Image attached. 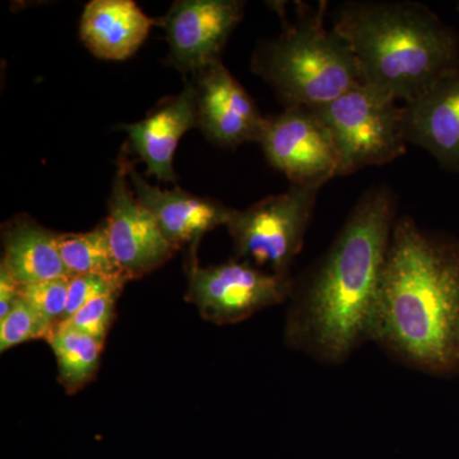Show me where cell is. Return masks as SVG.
<instances>
[{"label": "cell", "instance_id": "cell-8", "mask_svg": "<svg viewBox=\"0 0 459 459\" xmlns=\"http://www.w3.org/2000/svg\"><path fill=\"white\" fill-rule=\"evenodd\" d=\"M268 164L291 186L322 189L338 178V157L331 132L312 108H285L265 117L259 140Z\"/></svg>", "mask_w": 459, "mask_h": 459}, {"label": "cell", "instance_id": "cell-21", "mask_svg": "<svg viewBox=\"0 0 459 459\" xmlns=\"http://www.w3.org/2000/svg\"><path fill=\"white\" fill-rule=\"evenodd\" d=\"M120 292L122 291L108 292L93 299L65 322L89 336L101 341L107 340L108 329L113 325L115 305Z\"/></svg>", "mask_w": 459, "mask_h": 459}, {"label": "cell", "instance_id": "cell-20", "mask_svg": "<svg viewBox=\"0 0 459 459\" xmlns=\"http://www.w3.org/2000/svg\"><path fill=\"white\" fill-rule=\"evenodd\" d=\"M68 285L69 277L45 281L22 287L21 296L56 327L65 320L68 303Z\"/></svg>", "mask_w": 459, "mask_h": 459}, {"label": "cell", "instance_id": "cell-5", "mask_svg": "<svg viewBox=\"0 0 459 459\" xmlns=\"http://www.w3.org/2000/svg\"><path fill=\"white\" fill-rule=\"evenodd\" d=\"M312 108L331 132L338 177L389 164L406 153L403 107L367 84Z\"/></svg>", "mask_w": 459, "mask_h": 459}, {"label": "cell", "instance_id": "cell-13", "mask_svg": "<svg viewBox=\"0 0 459 459\" xmlns=\"http://www.w3.org/2000/svg\"><path fill=\"white\" fill-rule=\"evenodd\" d=\"M407 144L428 151L443 170L459 172V71L403 105Z\"/></svg>", "mask_w": 459, "mask_h": 459}, {"label": "cell", "instance_id": "cell-16", "mask_svg": "<svg viewBox=\"0 0 459 459\" xmlns=\"http://www.w3.org/2000/svg\"><path fill=\"white\" fill-rule=\"evenodd\" d=\"M59 234L22 216L3 229L2 264L21 287L69 277L59 247Z\"/></svg>", "mask_w": 459, "mask_h": 459}, {"label": "cell", "instance_id": "cell-3", "mask_svg": "<svg viewBox=\"0 0 459 459\" xmlns=\"http://www.w3.org/2000/svg\"><path fill=\"white\" fill-rule=\"evenodd\" d=\"M332 27L349 41L361 82L394 101H412L459 71L457 33L421 3L346 2Z\"/></svg>", "mask_w": 459, "mask_h": 459}, {"label": "cell", "instance_id": "cell-23", "mask_svg": "<svg viewBox=\"0 0 459 459\" xmlns=\"http://www.w3.org/2000/svg\"><path fill=\"white\" fill-rule=\"evenodd\" d=\"M20 283L0 265V319L5 318L21 296Z\"/></svg>", "mask_w": 459, "mask_h": 459}, {"label": "cell", "instance_id": "cell-15", "mask_svg": "<svg viewBox=\"0 0 459 459\" xmlns=\"http://www.w3.org/2000/svg\"><path fill=\"white\" fill-rule=\"evenodd\" d=\"M161 20L148 17L132 0H92L84 7L80 35L93 56L126 60L135 53Z\"/></svg>", "mask_w": 459, "mask_h": 459}, {"label": "cell", "instance_id": "cell-12", "mask_svg": "<svg viewBox=\"0 0 459 459\" xmlns=\"http://www.w3.org/2000/svg\"><path fill=\"white\" fill-rule=\"evenodd\" d=\"M128 177L135 197L156 217L169 243L177 250L186 247V255H197L204 235L229 221L232 208L181 188L164 190L151 186L129 160Z\"/></svg>", "mask_w": 459, "mask_h": 459}, {"label": "cell", "instance_id": "cell-4", "mask_svg": "<svg viewBox=\"0 0 459 459\" xmlns=\"http://www.w3.org/2000/svg\"><path fill=\"white\" fill-rule=\"evenodd\" d=\"M327 8V2L299 3L292 22L280 13L282 31L259 42L253 53L252 71L285 108L319 107L362 83L349 41L325 27Z\"/></svg>", "mask_w": 459, "mask_h": 459}, {"label": "cell", "instance_id": "cell-2", "mask_svg": "<svg viewBox=\"0 0 459 459\" xmlns=\"http://www.w3.org/2000/svg\"><path fill=\"white\" fill-rule=\"evenodd\" d=\"M459 241L398 217L392 231L370 341L415 369L458 362Z\"/></svg>", "mask_w": 459, "mask_h": 459}, {"label": "cell", "instance_id": "cell-6", "mask_svg": "<svg viewBox=\"0 0 459 459\" xmlns=\"http://www.w3.org/2000/svg\"><path fill=\"white\" fill-rule=\"evenodd\" d=\"M320 188L291 186L247 210L232 208L226 228L234 241L235 258L279 276H291L304 247Z\"/></svg>", "mask_w": 459, "mask_h": 459}, {"label": "cell", "instance_id": "cell-24", "mask_svg": "<svg viewBox=\"0 0 459 459\" xmlns=\"http://www.w3.org/2000/svg\"><path fill=\"white\" fill-rule=\"evenodd\" d=\"M457 358L459 362V333H458V340H457Z\"/></svg>", "mask_w": 459, "mask_h": 459}, {"label": "cell", "instance_id": "cell-18", "mask_svg": "<svg viewBox=\"0 0 459 459\" xmlns=\"http://www.w3.org/2000/svg\"><path fill=\"white\" fill-rule=\"evenodd\" d=\"M57 247L69 277L95 274L105 279L129 281L115 261L105 223L87 232L59 234Z\"/></svg>", "mask_w": 459, "mask_h": 459}, {"label": "cell", "instance_id": "cell-7", "mask_svg": "<svg viewBox=\"0 0 459 459\" xmlns=\"http://www.w3.org/2000/svg\"><path fill=\"white\" fill-rule=\"evenodd\" d=\"M186 300L214 325H235L265 307L283 303L294 287L292 276H279L250 263L231 259L202 267L198 255L186 256Z\"/></svg>", "mask_w": 459, "mask_h": 459}, {"label": "cell", "instance_id": "cell-1", "mask_svg": "<svg viewBox=\"0 0 459 459\" xmlns=\"http://www.w3.org/2000/svg\"><path fill=\"white\" fill-rule=\"evenodd\" d=\"M397 199L374 186L353 205L325 255L294 280L285 341L327 364H341L370 341Z\"/></svg>", "mask_w": 459, "mask_h": 459}, {"label": "cell", "instance_id": "cell-19", "mask_svg": "<svg viewBox=\"0 0 459 459\" xmlns=\"http://www.w3.org/2000/svg\"><path fill=\"white\" fill-rule=\"evenodd\" d=\"M53 328L49 320L20 296L8 316L0 319V351L29 341L47 340Z\"/></svg>", "mask_w": 459, "mask_h": 459}, {"label": "cell", "instance_id": "cell-17", "mask_svg": "<svg viewBox=\"0 0 459 459\" xmlns=\"http://www.w3.org/2000/svg\"><path fill=\"white\" fill-rule=\"evenodd\" d=\"M47 341L56 355L60 383L69 394H77L95 377L105 341L89 336L65 322L56 325Z\"/></svg>", "mask_w": 459, "mask_h": 459}, {"label": "cell", "instance_id": "cell-10", "mask_svg": "<svg viewBox=\"0 0 459 459\" xmlns=\"http://www.w3.org/2000/svg\"><path fill=\"white\" fill-rule=\"evenodd\" d=\"M240 0H179L161 18L169 62L181 74H197L221 60L230 36L244 17Z\"/></svg>", "mask_w": 459, "mask_h": 459}, {"label": "cell", "instance_id": "cell-9", "mask_svg": "<svg viewBox=\"0 0 459 459\" xmlns=\"http://www.w3.org/2000/svg\"><path fill=\"white\" fill-rule=\"evenodd\" d=\"M128 159L120 155L108 201V241L117 265L129 281L141 279L178 252L162 234L156 217L129 186Z\"/></svg>", "mask_w": 459, "mask_h": 459}, {"label": "cell", "instance_id": "cell-22", "mask_svg": "<svg viewBox=\"0 0 459 459\" xmlns=\"http://www.w3.org/2000/svg\"><path fill=\"white\" fill-rule=\"evenodd\" d=\"M126 283V281L105 279L95 274L69 277L68 303H66L65 320L71 318L81 307L99 296L108 292L123 291Z\"/></svg>", "mask_w": 459, "mask_h": 459}, {"label": "cell", "instance_id": "cell-11", "mask_svg": "<svg viewBox=\"0 0 459 459\" xmlns=\"http://www.w3.org/2000/svg\"><path fill=\"white\" fill-rule=\"evenodd\" d=\"M189 81L195 90L197 126L208 141L226 148L258 142L265 117L221 60Z\"/></svg>", "mask_w": 459, "mask_h": 459}, {"label": "cell", "instance_id": "cell-14", "mask_svg": "<svg viewBox=\"0 0 459 459\" xmlns=\"http://www.w3.org/2000/svg\"><path fill=\"white\" fill-rule=\"evenodd\" d=\"M197 126V102L193 83L179 95L166 100L141 122L124 126L129 147L147 166V174L175 183L174 155L181 137Z\"/></svg>", "mask_w": 459, "mask_h": 459}]
</instances>
